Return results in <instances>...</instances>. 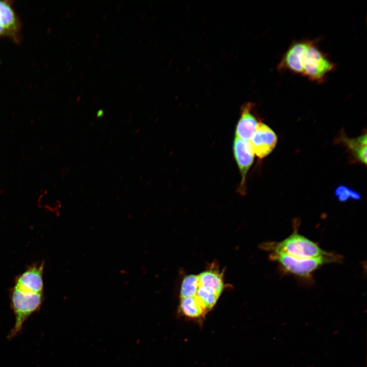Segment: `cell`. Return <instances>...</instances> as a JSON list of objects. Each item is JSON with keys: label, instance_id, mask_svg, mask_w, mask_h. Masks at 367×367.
Segmentation results:
<instances>
[{"label": "cell", "instance_id": "14", "mask_svg": "<svg viewBox=\"0 0 367 367\" xmlns=\"http://www.w3.org/2000/svg\"><path fill=\"white\" fill-rule=\"evenodd\" d=\"M220 296V294L214 291L208 290L199 285L195 296L207 310L211 309L216 304Z\"/></svg>", "mask_w": 367, "mask_h": 367}, {"label": "cell", "instance_id": "9", "mask_svg": "<svg viewBox=\"0 0 367 367\" xmlns=\"http://www.w3.org/2000/svg\"><path fill=\"white\" fill-rule=\"evenodd\" d=\"M252 104L248 102L241 108V117L235 128V137L249 141L258 124L256 118L251 112Z\"/></svg>", "mask_w": 367, "mask_h": 367}, {"label": "cell", "instance_id": "12", "mask_svg": "<svg viewBox=\"0 0 367 367\" xmlns=\"http://www.w3.org/2000/svg\"><path fill=\"white\" fill-rule=\"evenodd\" d=\"M179 309L184 315L191 318L201 317L207 311L195 296L180 298Z\"/></svg>", "mask_w": 367, "mask_h": 367}, {"label": "cell", "instance_id": "3", "mask_svg": "<svg viewBox=\"0 0 367 367\" xmlns=\"http://www.w3.org/2000/svg\"><path fill=\"white\" fill-rule=\"evenodd\" d=\"M270 258L276 261L286 273L300 277H308L323 265L342 261V257L330 253L329 254L317 258L298 259L289 255L270 253Z\"/></svg>", "mask_w": 367, "mask_h": 367}, {"label": "cell", "instance_id": "1", "mask_svg": "<svg viewBox=\"0 0 367 367\" xmlns=\"http://www.w3.org/2000/svg\"><path fill=\"white\" fill-rule=\"evenodd\" d=\"M261 248L270 253L283 254L298 259L317 258L330 253L296 231L280 242L264 243Z\"/></svg>", "mask_w": 367, "mask_h": 367}, {"label": "cell", "instance_id": "15", "mask_svg": "<svg viewBox=\"0 0 367 367\" xmlns=\"http://www.w3.org/2000/svg\"><path fill=\"white\" fill-rule=\"evenodd\" d=\"M198 286V275L190 274L186 276L181 284L180 297L195 296Z\"/></svg>", "mask_w": 367, "mask_h": 367}, {"label": "cell", "instance_id": "10", "mask_svg": "<svg viewBox=\"0 0 367 367\" xmlns=\"http://www.w3.org/2000/svg\"><path fill=\"white\" fill-rule=\"evenodd\" d=\"M306 41H300L292 45L285 53L279 66L298 74H302L301 65L302 54Z\"/></svg>", "mask_w": 367, "mask_h": 367}, {"label": "cell", "instance_id": "7", "mask_svg": "<svg viewBox=\"0 0 367 367\" xmlns=\"http://www.w3.org/2000/svg\"><path fill=\"white\" fill-rule=\"evenodd\" d=\"M233 152L241 175L240 192L244 193L246 175L253 164L254 154L249 141L235 137L233 143Z\"/></svg>", "mask_w": 367, "mask_h": 367}, {"label": "cell", "instance_id": "5", "mask_svg": "<svg viewBox=\"0 0 367 367\" xmlns=\"http://www.w3.org/2000/svg\"><path fill=\"white\" fill-rule=\"evenodd\" d=\"M277 142V137L275 133L262 122L258 123L249 140L254 154L260 159L269 155L274 149Z\"/></svg>", "mask_w": 367, "mask_h": 367}, {"label": "cell", "instance_id": "13", "mask_svg": "<svg viewBox=\"0 0 367 367\" xmlns=\"http://www.w3.org/2000/svg\"><path fill=\"white\" fill-rule=\"evenodd\" d=\"M344 142L360 162L366 164V135L353 139L344 138Z\"/></svg>", "mask_w": 367, "mask_h": 367}, {"label": "cell", "instance_id": "17", "mask_svg": "<svg viewBox=\"0 0 367 367\" xmlns=\"http://www.w3.org/2000/svg\"><path fill=\"white\" fill-rule=\"evenodd\" d=\"M103 112L101 110L98 111L97 113V116L98 117H101V116H103Z\"/></svg>", "mask_w": 367, "mask_h": 367}, {"label": "cell", "instance_id": "16", "mask_svg": "<svg viewBox=\"0 0 367 367\" xmlns=\"http://www.w3.org/2000/svg\"><path fill=\"white\" fill-rule=\"evenodd\" d=\"M334 193L337 200L341 202L349 199L360 200L361 199V196L359 193L343 185L338 186Z\"/></svg>", "mask_w": 367, "mask_h": 367}, {"label": "cell", "instance_id": "6", "mask_svg": "<svg viewBox=\"0 0 367 367\" xmlns=\"http://www.w3.org/2000/svg\"><path fill=\"white\" fill-rule=\"evenodd\" d=\"M21 23L11 2L0 1V37L10 38L17 42Z\"/></svg>", "mask_w": 367, "mask_h": 367}, {"label": "cell", "instance_id": "11", "mask_svg": "<svg viewBox=\"0 0 367 367\" xmlns=\"http://www.w3.org/2000/svg\"><path fill=\"white\" fill-rule=\"evenodd\" d=\"M200 286L214 291L221 295L225 288L223 272L213 267L198 275Z\"/></svg>", "mask_w": 367, "mask_h": 367}, {"label": "cell", "instance_id": "4", "mask_svg": "<svg viewBox=\"0 0 367 367\" xmlns=\"http://www.w3.org/2000/svg\"><path fill=\"white\" fill-rule=\"evenodd\" d=\"M302 74L313 82H322L334 65L312 42L306 41L301 59Z\"/></svg>", "mask_w": 367, "mask_h": 367}, {"label": "cell", "instance_id": "8", "mask_svg": "<svg viewBox=\"0 0 367 367\" xmlns=\"http://www.w3.org/2000/svg\"><path fill=\"white\" fill-rule=\"evenodd\" d=\"M43 263L32 265L16 278L14 286L27 291L43 293Z\"/></svg>", "mask_w": 367, "mask_h": 367}, {"label": "cell", "instance_id": "2", "mask_svg": "<svg viewBox=\"0 0 367 367\" xmlns=\"http://www.w3.org/2000/svg\"><path fill=\"white\" fill-rule=\"evenodd\" d=\"M10 299L15 321L9 334V339L16 336L28 318L40 309L43 301V293L27 291L14 286L11 290Z\"/></svg>", "mask_w": 367, "mask_h": 367}]
</instances>
